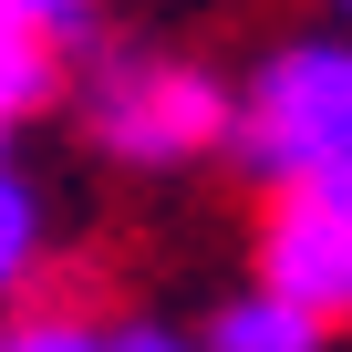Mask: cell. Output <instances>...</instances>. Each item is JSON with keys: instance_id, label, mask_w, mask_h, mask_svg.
Returning a JSON list of instances; mask_svg holds the SVG:
<instances>
[{"instance_id": "obj_1", "label": "cell", "mask_w": 352, "mask_h": 352, "mask_svg": "<svg viewBox=\"0 0 352 352\" xmlns=\"http://www.w3.org/2000/svg\"><path fill=\"white\" fill-rule=\"evenodd\" d=\"M228 145L249 155V176H270V187L331 176L352 155V42H280L239 83Z\"/></svg>"}, {"instance_id": "obj_2", "label": "cell", "mask_w": 352, "mask_h": 352, "mask_svg": "<svg viewBox=\"0 0 352 352\" xmlns=\"http://www.w3.org/2000/svg\"><path fill=\"white\" fill-rule=\"evenodd\" d=\"M83 114H94V145H104L114 166H145V176H155V166H197V155H218L239 94H228L218 73H197V63L124 52V63L94 73Z\"/></svg>"}, {"instance_id": "obj_3", "label": "cell", "mask_w": 352, "mask_h": 352, "mask_svg": "<svg viewBox=\"0 0 352 352\" xmlns=\"http://www.w3.org/2000/svg\"><path fill=\"white\" fill-rule=\"evenodd\" d=\"M259 280L290 290L300 311L321 321H352V197L331 176H300V187L270 197V228H259Z\"/></svg>"}, {"instance_id": "obj_4", "label": "cell", "mask_w": 352, "mask_h": 352, "mask_svg": "<svg viewBox=\"0 0 352 352\" xmlns=\"http://www.w3.org/2000/svg\"><path fill=\"white\" fill-rule=\"evenodd\" d=\"M321 331H331L321 311H300L290 290L259 280V290H239V300L208 321V352H321Z\"/></svg>"}, {"instance_id": "obj_5", "label": "cell", "mask_w": 352, "mask_h": 352, "mask_svg": "<svg viewBox=\"0 0 352 352\" xmlns=\"http://www.w3.org/2000/svg\"><path fill=\"white\" fill-rule=\"evenodd\" d=\"M52 32H32L21 11H0V135H11L32 104H52Z\"/></svg>"}, {"instance_id": "obj_6", "label": "cell", "mask_w": 352, "mask_h": 352, "mask_svg": "<svg viewBox=\"0 0 352 352\" xmlns=\"http://www.w3.org/2000/svg\"><path fill=\"white\" fill-rule=\"evenodd\" d=\"M32 249H42V208H32V187L11 176V155H0V290L32 270Z\"/></svg>"}, {"instance_id": "obj_7", "label": "cell", "mask_w": 352, "mask_h": 352, "mask_svg": "<svg viewBox=\"0 0 352 352\" xmlns=\"http://www.w3.org/2000/svg\"><path fill=\"white\" fill-rule=\"evenodd\" d=\"M0 352H104V331H83V321L42 311V321H11V331H0Z\"/></svg>"}, {"instance_id": "obj_8", "label": "cell", "mask_w": 352, "mask_h": 352, "mask_svg": "<svg viewBox=\"0 0 352 352\" xmlns=\"http://www.w3.org/2000/svg\"><path fill=\"white\" fill-rule=\"evenodd\" d=\"M0 11H21L32 32H52V42H73V32L94 21V0H0Z\"/></svg>"}, {"instance_id": "obj_9", "label": "cell", "mask_w": 352, "mask_h": 352, "mask_svg": "<svg viewBox=\"0 0 352 352\" xmlns=\"http://www.w3.org/2000/svg\"><path fill=\"white\" fill-rule=\"evenodd\" d=\"M104 352H187V342L155 331V321H135V331H104Z\"/></svg>"}, {"instance_id": "obj_10", "label": "cell", "mask_w": 352, "mask_h": 352, "mask_svg": "<svg viewBox=\"0 0 352 352\" xmlns=\"http://www.w3.org/2000/svg\"><path fill=\"white\" fill-rule=\"evenodd\" d=\"M331 187H342V197H352V155H342V166H331Z\"/></svg>"}, {"instance_id": "obj_11", "label": "cell", "mask_w": 352, "mask_h": 352, "mask_svg": "<svg viewBox=\"0 0 352 352\" xmlns=\"http://www.w3.org/2000/svg\"><path fill=\"white\" fill-rule=\"evenodd\" d=\"M342 11H352V0H342Z\"/></svg>"}]
</instances>
